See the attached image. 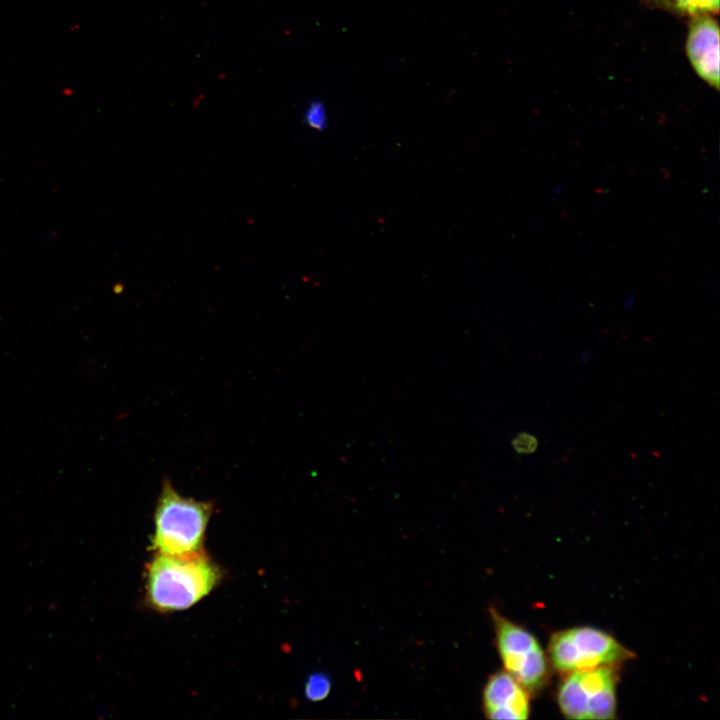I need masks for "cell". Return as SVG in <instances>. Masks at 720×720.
Wrapping results in <instances>:
<instances>
[{
  "instance_id": "9c48e42d",
  "label": "cell",
  "mask_w": 720,
  "mask_h": 720,
  "mask_svg": "<svg viewBox=\"0 0 720 720\" xmlns=\"http://www.w3.org/2000/svg\"><path fill=\"white\" fill-rule=\"evenodd\" d=\"M330 691L331 680L327 674L317 672L307 678L304 693L309 701H322L329 695Z\"/></svg>"
},
{
  "instance_id": "6da1fadb",
  "label": "cell",
  "mask_w": 720,
  "mask_h": 720,
  "mask_svg": "<svg viewBox=\"0 0 720 720\" xmlns=\"http://www.w3.org/2000/svg\"><path fill=\"white\" fill-rule=\"evenodd\" d=\"M221 568L204 552L155 553L146 566L145 605L159 613L181 611L205 598L221 581Z\"/></svg>"
},
{
  "instance_id": "277c9868",
  "label": "cell",
  "mask_w": 720,
  "mask_h": 720,
  "mask_svg": "<svg viewBox=\"0 0 720 720\" xmlns=\"http://www.w3.org/2000/svg\"><path fill=\"white\" fill-rule=\"evenodd\" d=\"M617 680V670L613 666L565 674L557 693L561 713L568 719H614Z\"/></svg>"
},
{
  "instance_id": "5b68a950",
  "label": "cell",
  "mask_w": 720,
  "mask_h": 720,
  "mask_svg": "<svg viewBox=\"0 0 720 720\" xmlns=\"http://www.w3.org/2000/svg\"><path fill=\"white\" fill-rule=\"evenodd\" d=\"M491 616L504 670L529 692L542 688L548 679V662L536 637L494 609Z\"/></svg>"
},
{
  "instance_id": "30bf717a",
  "label": "cell",
  "mask_w": 720,
  "mask_h": 720,
  "mask_svg": "<svg viewBox=\"0 0 720 720\" xmlns=\"http://www.w3.org/2000/svg\"><path fill=\"white\" fill-rule=\"evenodd\" d=\"M305 122L312 129L321 131L327 127L326 108L320 101L311 102L305 110Z\"/></svg>"
},
{
  "instance_id": "8992f818",
  "label": "cell",
  "mask_w": 720,
  "mask_h": 720,
  "mask_svg": "<svg viewBox=\"0 0 720 720\" xmlns=\"http://www.w3.org/2000/svg\"><path fill=\"white\" fill-rule=\"evenodd\" d=\"M685 52L694 72L710 87L719 88V26L713 15L690 18Z\"/></svg>"
},
{
  "instance_id": "ba28073f",
  "label": "cell",
  "mask_w": 720,
  "mask_h": 720,
  "mask_svg": "<svg viewBox=\"0 0 720 720\" xmlns=\"http://www.w3.org/2000/svg\"><path fill=\"white\" fill-rule=\"evenodd\" d=\"M650 7L662 9L681 17L694 18L717 15L720 0H643Z\"/></svg>"
},
{
  "instance_id": "8fae6325",
  "label": "cell",
  "mask_w": 720,
  "mask_h": 720,
  "mask_svg": "<svg viewBox=\"0 0 720 720\" xmlns=\"http://www.w3.org/2000/svg\"><path fill=\"white\" fill-rule=\"evenodd\" d=\"M512 446L519 454H531L537 449L538 441L533 435L527 432H520L513 438Z\"/></svg>"
},
{
  "instance_id": "7a4b0ae2",
  "label": "cell",
  "mask_w": 720,
  "mask_h": 720,
  "mask_svg": "<svg viewBox=\"0 0 720 720\" xmlns=\"http://www.w3.org/2000/svg\"><path fill=\"white\" fill-rule=\"evenodd\" d=\"M214 505L182 496L170 480L162 482L154 511L151 548L166 555H191L203 551Z\"/></svg>"
},
{
  "instance_id": "52a82bcc",
  "label": "cell",
  "mask_w": 720,
  "mask_h": 720,
  "mask_svg": "<svg viewBox=\"0 0 720 720\" xmlns=\"http://www.w3.org/2000/svg\"><path fill=\"white\" fill-rule=\"evenodd\" d=\"M482 703L489 719L525 720L530 714L529 691L505 670L489 676Z\"/></svg>"
},
{
  "instance_id": "3957f363",
  "label": "cell",
  "mask_w": 720,
  "mask_h": 720,
  "mask_svg": "<svg viewBox=\"0 0 720 720\" xmlns=\"http://www.w3.org/2000/svg\"><path fill=\"white\" fill-rule=\"evenodd\" d=\"M553 667L563 673L618 665L633 653L610 634L589 626L573 627L554 633L548 645Z\"/></svg>"
}]
</instances>
